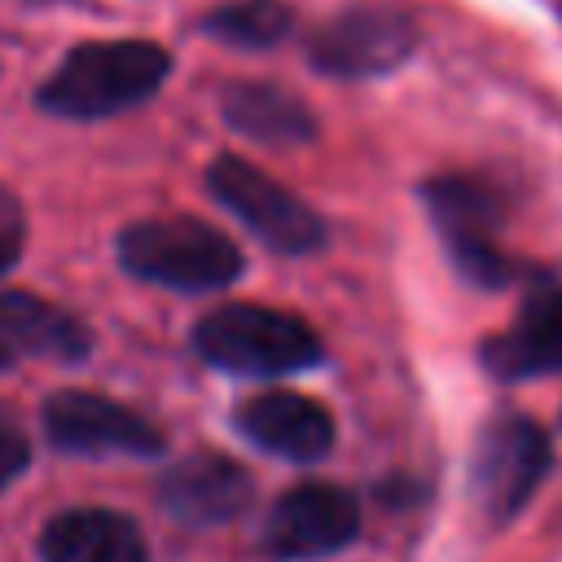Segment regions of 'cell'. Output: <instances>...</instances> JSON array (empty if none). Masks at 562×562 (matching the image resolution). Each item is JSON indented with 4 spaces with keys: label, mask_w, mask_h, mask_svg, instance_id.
I'll list each match as a JSON object with an SVG mask.
<instances>
[{
    "label": "cell",
    "mask_w": 562,
    "mask_h": 562,
    "mask_svg": "<svg viewBox=\"0 0 562 562\" xmlns=\"http://www.w3.org/2000/svg\"><path fill=\"white\" fill-rule=\"evenodd\" d=\"M237 430L281 457V461H321L334 448V417L294 391H263L237 408Z\"/></svg>",
    "instance_id": "30bf717a"
},
{
    "label": "cell",
    "mask_w": 562,
    "mask_h": 562,
    "mask_svg": "<svg viewBox=\"0 0 562 562\" xmlns=\"http://www.w3.org/2000/svg\"><path fill=\"white\" fill-rule=\"evenodd\" d=\"M250 492H255L250 474L237 461L215 457V452L171 465L158 483L162 509L171 518H180L184 527H215V522L237 518L250 505Z\"/></svg>",
    "instance_id": "8fae6325"
},
{
    "label": "cell",
    "mask_w": 562,
    "mask_h": 562,
    "mask_svg": "<svg viewBox=\"0 0 562 562\" xmlns=\"http://www.w3.org/2000/svg\"><path fill=\"white\" fill-rule=\"evenodd\" d=\"M202 31L237 44V48H268L290 31V9L281 0H233L202 18Z\"/></svg>",
    "instance_id": "2e32d148"
},
{
    "label": "cell",
    "mask_w": 562,
    "mask_h": 562,
    "mask_svg": "<svg viewBox=\"0 0 562 562\" xmlns=\"http://www.w3.org/2000/svg\"><path fill=\"white\" fill-rule=\"evenodd\" d=\"M206 184H211L215 202L228 206L263 246H272L281 255H312V250H321V241H325L321 215L303 198H294L285 184L263 176L255 162L224 154V158L211 162Z\"/></svg>",
    "instance_id": "5b68a950"
},
{
    "label": "cell",
    "mask_w": 562,
    "mask_h": 562,
    "mask_svg": "<svg viewBox=\"0 0 562 562\" xmlns=\"http://www.w3.org/2000/svg\"><path fill=\"white\" fill-rule=\"evenodd\" d=\"M40 553L44 562H149L140 527L114 509L57 514L40 536Z\"/></svg>",
    "instance_id": "4fadbf2b"
},
{
    "label": "cell",
    "mask_w": 562,
    "mask_h": 562,
    "mask_svg": "<svg viewBox=\"0 0 562 562\" xmlns=\"http://www.w3.org/2000/svg\"><path fill=\"white\" fill-rule=\"evenodd\" d=\"M417 44V18L391 0H360L338 9L307 44L312 66L338 79H369L395 70Z\"/></svg>",
    "instance_id": "277c9868"
},
{
    "label": "cell",
    "mask_w": 562,
    "mask_h": 562,
    "mask_svg": "<svg viewBox=\"0 0 562 562\" xmlns=\"http://www.w3.org/2000/svg\"><path fill=\"white\" fill-rule=\"evenodd\" d=\"M92 347V334L61 307L31 294H0V364L9 360H61L75 364Z\"/></svg>",
    "instance_id": "7c38bea8"
},
{
    "label": "cell",
    "mask_w": 562,
    "mask_h": 562,
    "mask_svg": "<svg viewBox=\"0 0 562 562\" xmlns=\"http://www.w3.org/2000/svg\"><path fill=\"white\" fill-rule=\"evenodd\" d=\"M44 430L61 452H75V457H158L162 452V435L140 413L88 391H61L44 400Z\"/></svg>",
    "instance_id": "ba28073f"
},
{
    "label": "cell",
    "mask_w": 562,
    "mask_h": 562,
    "mask_svg": "<svg viewBox=\"0 0 562 562\" xmlns=\"http://www.w3.org/2000/svg\"><path fill=\"white\" fill-rule=\"evenodd\" d=\"M119 263L149 285L202 294V290H224L228 281H237L241 250L220 228L189 220V215H171V220H140L123 228Z\"/></svg>",
    "instance_id": "3957f363"
},
{
    "label": "cell",
    "mask_w": 562,
    "mask_h": 562,
    "mask_svg": "<svg viewBox=\"0 0 562 562\" xmlns=\"http://www.w3.org/2000/svg\"><path fill=\"white\" fill-rule=\"evenodd\" d=\"M360 531V505L347 487L334 483H299L268 514V549L285 562L325 558L351 544Z\"/></svg>",
    "instance_id": "9c48e42d"
},
{
    "label": "cell",
    "mask_w": 562,
    "mask_h": 562,
    "mask_svg": "<svg viewBox=\"0 0 562 562\" xmlns=\"http://www.w3.org/2000/svg\"><path fill=\"white\" fill-rule=\"evenodd\" d=\"M18 255H22V211H18V202L0 189V277L18 263Z\"/></svg>",
    "instance_id": "ac0fdd59"
},
{
    "label": "cell",
    "mask_w": 562,
    "mask_h": 562,
    "mask_svg": "<svg viewBox=\"0 0 562 562\" xmlns=\"http://www.w3.org/2000/svg\"><path fill=\"white\" fill-rule=\"evenodd\" d=\"M26 457H31L26 435H22L18 417L0 404V487H4V483H13V479L26 470Z\"/></svg>",
    "instance_id": "e0dca14e"
},
{
    "label": "cell",
    "mask_w": 562,
    "mask_h": 562,
    "mask_svg": "<svg viewBox=\"0 0 562 562\" xmlns=\"http://www.w3.org/2000/svg\"><path fill=\"white\" fill-rule=\"evenodd\" d=\"M193 347L206 364L241 378H277L299 373L321 360V338L290 312L228 303L198 321Z\"/></svg>",
    "instance_id": "7a4b0ae2"
},
{
    "label": "cell",
    "mask_w": 562,
    "mask_h": 562,
    "mask_svg": "<svg viewBox=\"0 0 562 562\" xmlns=\"http://www.w3.org/2000/svg\"><path fill=\"white\" fill-rule=\"evenodd\" d=\"M224 119L263 145H299L316 132L312 110L277 83H233L224 92Z\"/></svg>",
    "instance_id": "9a60e30c"
},
{
    "label": "cell",
    "mask_w": 562,
    "mask_h": 562,
    "mask_svg": "<svg viewBox=\"0 0 562 562\" xmlns=\"http://www.w3.org/2000/svg\"><path fill=\"white\" fill-rule=\"evenodd\" d=\"M549 474V439L527 417H496L474 448V501L492 522L514 518Z\"/></svg>",
    "instance_id": "52a82bcc"
},
{
    "label": "cell",
    "mask_w": 562,
    "mask_h": 562,
    "mask_svg": "<svg viewBox=\"0 0 562 562\" xmlns=\"http://www.w3.org/2000/svg\"><path fill=\"white\" fill-rule=\"evenodd\" d=\"M426 202H430L435 228L443 233V246L465 281H474V285L509 281L514 263L496 246L501 202L487 184H479L470 176H443V180L426 184Z\"/></svg>",
    "instance_id": "8992f818"
},
{
    "label": "cell",
    "mask_w": 562,
    "mask_h": 562,
    "mask_svg": "<svg viewBox=\"0 0 562 562\" xmlns=\"http://www.w3.org/2000/svg\"><path fill=\"white\" fill-rule=\"evenodd\" d=\"M171 70L167 48L149 40H97L70 48V57L44 79L40 105L57 119H105L149 101Z\"/></svg>",
    "instance_id": "6da1fadb"
},
{
    "label": "cell",
    "mask_w": 562,
    "mask_h": 562,
    "mask_svg": "<svg viewBox=\"0 0 562 562\" xmlns=\"http://www.w3.org/2000/svg\"><path fill=\"white\" fill-rule=\"evenodd\" d=\"M483 360L496 378H509V382L558 373L562 369V290L536 294L522 307V316L483 347Z\"/></svg>",
    "instance_id": "5bb4252c"
}]
</instances>
